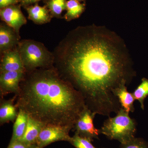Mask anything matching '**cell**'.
<instances>
[{
	"label": "cell",
	"mask_w": 148,
	"mask_h": 148,
	"mask_svg": "<svg viewBox=\"0 0 148 148\" xmlns=\"http://www.w3.org/2000/svg\"><path fill=\"white\" fill-rule=\"evenodd\" d=\"M76 1H84V0H76Z\"/></svg>",
	"instance_id": "24"
},
{
	"label": "cell",
	"mask_w": 148,
	"mask_h": 148,
	"mask_svg": "<svg viewBox=\"0 0 148 148\" xmlns=\"http://www.w3.org/2000/svg\"><path fill=\"white\" fill-rule=\"evenodd\" d=\"M53 66L84 98L88 109L110 116L121 108L116 95L135 76L124 42L114 32L94 25L72 30L56 48Z\"/></svg>",
	"instance_id": "1"
},
{
	"label": "cell",
	"mask_w": 148,
	"mask_h": 148,
	"mask_svg": "<svg viewBox=\"0 0 148 148\" xmlns=\"http://www.w3.org/2000/svg\"><path fill=\"white\" fill-rule=\"evenodd\" d=\"M45 125L29 116L27 129L20 141L29 147L36 148L37 139Z\"/></svg>",
	"instance_id": "11"
},
{
	"label": "cell",
	"mask_w": 148,
	"mask_h": 148,
	"mask_svg": "<svg viewBox=\"0 0 148 148\" xmlns=\"http://www.w3.org/2000/svg\"><path fill=\"white\" fill-rule=\"evenodd\" d=\"M91 142L88 139L75 133L71 137L70 143L76 148H96L92 145Z\"/></svg>",
	"instance_id": "19"
},
{
	"label": "cell",
	"mask_w": 148,
	"mask_h": 148,
	"mask_svg": "<svg viewBox=\"0 0 148 148\" xmlns=\"http://www.w3.org/2000/svg\"><path fill=\"white\" fill-rule=\"evenodd\" d=\"M7 148H33L19 141L9 143Z\"/></svg>",
	"instance_id": "21"
},
{
	"label": "cell",
	"mask_w": 148,
	"mask_h": 148,
	"mask_svg": "<svg viewBox=\"0 0 148 148\" xmlns=\"http://www.w3.org/2000/svg\"><path fill=\"white\" fill-rule=\"evenodd\" d=\"M115 94L122 108L129 113L134 112L135 100L132 93L127 90V85L125 84L121 85L117 89Z\"/></svg>",
	"instance_id": "14"
},
{
	"label": "cell",
	"mask_w": 148,
	"mask_h": 148,
	"mask_svg": "<svg viewBox=\"0 0 148 148\" xmlns=\"http://www.w3.org/2000/svg\"><path fill=\"white\" fill-rule=\"evenodd\" d=\"M71 130L63 126L45 125L37 139L36 148H44L51 143L58 141L70 143L71 137L69 135Z\"/></svg>",
	"instance_id": "6"
},
{
	"label": "cell",
	"mask_w": 148,
	"mask_h": 148,
	"mask_svg": "<svg viewBox=\"0 0 148 148\" xmlns=\"http://www.w3.org/2000/svg\"><path fill=\"white\" fill-rule=\"evenodd\" d=\"M26 72L10 71L0 73V95L3 97L10 93L17 95L20 84Z\"/></svg>",
	"instance_id": "7"
},
{
	"label": "cell",
	"mask_w": 148,
	"mask_h": 148,
	"mask_svg": "<svg viewBox=\"0 0 148 148\" xmlns=\"http://www.w3.org/2000/svg\"><path fill=\"white\" fill-rule=\"evenodd\" d=\"M86 9L85 4L76 0H68L66 3V12L64 18L67 21L78 18Z\"/></svg>",
	"instance_id": "16"
},
{
	"label": "cell",
	"mask_w": 148,
	"mask_h": 148,
	"mask_svg": "<svg viewBox=\"0 0 148 148\" xmlns=\"http://www.w3.org/2000/svg\"><path fill=\"white\" fill-rule=\"evenodd\" d=\"M19 35L6 24L0 25V51L2 53L13 49L18 45Z\"/></svg>",
	"instance_id": "10"
},
{
	"label": "cell",
	"mask_w": 148,
	"mask_h": 148,
	"mask_svg": "<svg viewBox=\"0 0 148 148\" xmlns=\"http://www.w3.org/2000/svg\"><path fill=\"white\" fill-rule=\"evenodd\" d=\"M18 50L26 72L53 66V53L42 43L33 40H23L18 43Z\"/></svg>",
	"instance_id": "4"
},
{
	"label": "cell",
	"mask_w": 148,
	"mask_h": 148,
	"mask_svg": "<svg viewBox=\"0 0 148 148\" xmlns=\"http://www.w3.org/2000/svg\"><path fill=\"white\" fill-rule=\"evenodd\" d=\"M16 96L9 100L1 98L0 103V125H2L10 122L15 121L18 116V111L14 102Z\"/></svg>",
	"instance_id": "12"
},
{
	"label": "cell",
	"mask_w": 148,
	"mask_h": 148,
	"mask_svg": "<svg viewBox=\"0 0 148 148\" xmlns=\"http://www.w3.org/2000/svg\"><path fill=\"white\" fill-rule=\"evenodd\" d=\"M18 111V116L14 122L12 136L10 143L20 140L24 136L27 129L29 116L23 111Z\"/></svg>",
	"instance_id": "15"
},
{
	"label": "cell",
	"mask_w": 148,
	"mask_h": 148,
	"mask_svg": "<svg viewBox=\"0 0 148 148\" xmlns=\"http://www.w3.org/2000/svg\"><path fill=\"white\" fill-rule=\"evenodd\" d=\"M119 148H148V143L143 138L135 137L127 143L121 144Z\"/></svg>",
	"instance_id": "20"
},
{
	"label": "cell",
	"mask_w": 148,
	"mask_h": 148,
	"mask_svg": "<svg viewBox=\"0 0 148 148\" xmlns=\"http://www.w3.org/2000/svg\"><path fill=\"white\" fill-rule=\"evenodd\" d=\"M15 105L45 125L72 130L87 107L79 92L63 79L53 66L26 72Z\"/></svg>",
	"instance_id": "2"
},
{
	"label": "cell",
	"mask_w": 148,
	"mask_h": 148,
	"mask_svg": "<svg viewBox=\"0 0 148 148\" xmlns=\"http://www.w3.org/2000/svg\"><path fill=\"white\" fill-rule=\"evenodd\" d=\"M96 114L86 107L81 114L74 125L73 130L80 137L86 138L92 142L94 139H99L101 134L100 129L94 126L93 120Z\"/></svg>",
	"instance_id": "5"
},
{
	"label": "cell",
	"mask_w": 148,
	"mask_h": 148,
	"mask_svg": "<svg viewBox=\"0 0 148 148\" xmlns=\"http://www.w3.org/2000/svg\"><path fill=\"white\" fill-rule=\"evenodd\" d=\"M135 100L138 101L141 109L145 110V100L148 96V79L142 78V82L132 92Z\"/></svg>",
	"instance_id": "17"
},
{
	"label": "cell",
	"mask_w": 148,
	"mask_h": 148,
	"mask_svg": "<svg viewBox=\"0 0 148 148\" xmlns=\"http://www.w3.org/2000/svg\"><path fill=\"white\" fill-rule=\"evenodd\" d=\"M20 5H13L0 10L1 20L13 29L18 35L20 28L27 22L26 17L21 10Z\"/></svg>",
	"instance_id": "8"
},
{
	"label": "cell",
	"mask_w": 148,
	"mask_h": 148,
	"mask_svg": "<svg viewBox=\"0 0 148 148\" xmlns=\"http://www.w3.org/2000/svg\"><path fill=\"white\" fill-rule=\"evenodd\" d=\"M40 1V0H18V1L20 3V5L27 7Z\"/></svg>",
	"instance_id": "23"
},
{
	"label": "cell",
	"mask_w": 148,
	"mask_h": 148,
	"mask_svg": "<svg viewBox=\"0 0 148 148\" xmlns=\"http://www.w3.org/2000/svg\"><path fill=\"white\" fill-rule=\"evenodd\" d=\"M67 0H48L46 7L51 16L59 17L62 12L66 9Z\"/></svg>",
	"instance_id": "18"
},
{
	"label": "cell",
	"mask_w": 148,
	"mask_h": 148,
	"mask_svg": "<svg viewBox=\"0 0 148 148\" xmlns=\"http://www.w3.org/2000/svg\"><path fill=\"white\" fill-rule=\"evenodd\" d=\"M137 126L135 120L121 108L115 116H109L104 121L100 130L101 134L109 140H117L123 144L135 138Z\"/></svg>",
	"instance_id": "3"
},
{
	"label": "cell",
	"mask_w": 148,
	"mask_h": 148,
	"mask_svg": "<svg viewBox=\"0 0 148 148\" xmlns=\"http://www.w3.org/2000/svg\"><path fill=\"white\" fill-rule=\"evenodd\" d=\"M25 7L29 19L35 24H44L50 21L51 15L47 7L40 6L36 3L35 5Z\"/></svg>",
	"instance_id": "13"
},
{
	"label": "cell",
	"mask_w": 148,
	"mask_h": 148,
	"mask_svg": "<svg viewBox=\"0 0 148 148\" xmlns=\"http://www.w3.org/2000/svg\"><path fill=\"white\" fill-rule=\"evenodd\" d=\"M18 0H0V8L2 9L10 5H16Z\"/></svg>",
	"instance_id": "22"
},
{
	"label": "cell",
	"mask_w": 148,
	"mask_h": 148,
	"mask_svg": "<svg viewBox=\"0 0 148 148\" xmlns=\"http://www.w3.org/2000/svg\"><path fill=\"white\" fill-rule=\"evenodd\" d=\"M10 71L26 72L18 49H11L3 53L0 64V73Z\"/></svg>",
	"instance_id": "9"
}]
</instances>
